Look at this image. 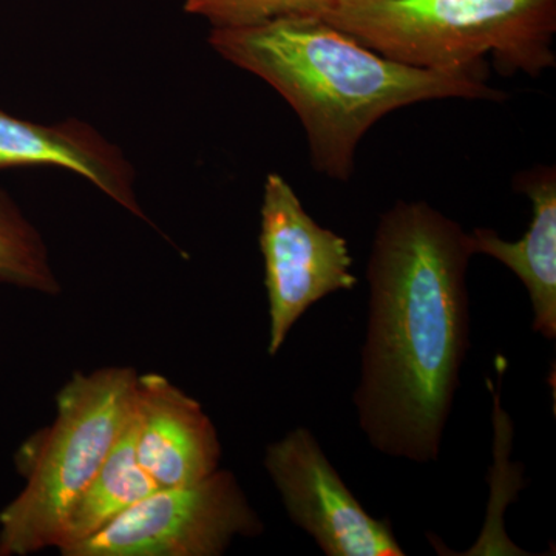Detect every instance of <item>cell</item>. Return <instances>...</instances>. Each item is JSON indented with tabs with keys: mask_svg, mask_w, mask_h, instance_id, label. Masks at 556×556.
I'll list each match as a JSON object with an SVG mask.
<instances>
[{
	"mask_svg": "<svg viewBox=\"0 0 556 556\" xmlns=\"http://www.w3.org/2000/svg\"><path fill=\"white\" fill-rule=\"evenodd\" d=\"M471 255L470 236L430 204L399 201L380 217L354 402L362 430L386 455L438 459L468 351Z\"/></svg>",
	"mask_w": 556,
	"mask_h": 556,
	"instance_id": "cell-1",
	"label": "cell"
},
{
	"mask_svg": "<svg viewBox=\"0 0 556 556\" xmlns=\"http://www.w3.org/2000/svg\"><path fill=\"white\" fill-rule=\"evenodd\" d=\"M208 43L288 101L308 135L314 169L340 181L353 177L364 135L394 110L444 98L506 100L467 73L388 60L321 17L214 27Z\"/></svg>",
	"mask_w": 556,
	"mask_h": 556,
	"instance_id": "cell-2",
	"label": "cell"
},
{
	"mask_svg": "<svg viewBox=\"0 0 556 556\" xmlns=\"http://www.w3.org/2000/svg\"><path fill=\"white\" fill-rule=\"evenodd\" d=\"M321 20L388 60L484 79L555 67L556 0H338Z\"/></svg>",
	"mask_w": 556,
	"mask_h": 556,
	"instance_id": "cell-3",
	"label": "cell"
},
{
	"mask_svg": "<svg viewBox=\"0 0 556 556\" xmlns=\"http://www.w3.org/2000/svg\"><path fill=\"white\" fill-rule=\"evenodd\" d=\"M137 379L134 368L105 367L62 387L53 426L17 453L25 485L0 511V556L56 547L68 511L129 424Z\"/></svg>",
	"mask_w": 556,
	"mask_h": 556,
	"instance_id": "cell-4",
	"label": "cell"
},
{
	"mask_svg": "<svg viewBox=\"0 0 556 556\" xmlns=\"http://www.w3.org/2000/svg\"><path fill=\"white\" fill-rule=\"evenodd\" d=\"M263 522L230 471L197 484L160 489L64 556H218L236 538L257 536Z\"/></svg>",
	"mask_w": 556,
	"mask_h": 556,
	"instance_id": "cell-5",
	"label": "cell"
},
{
	"mask_svg": "<svg viewBox=\"0 0 556 556\" xmlns=\"http://www.w3.org/2000/svg\"><path fill=\"white\" fill-rule=\"evenodd\" d=\"M260 248L269 302V354L276 356L303 314L332 292L357 285L346 240L321 228L278 174L265 182Z\"/></svg>",
	"mask_w": 556,
	"mask_h": 556,
	"instance_id": "cell-6",
	"label": "cell"
},
{
	"mask_svg": "<svg viewBox=\"0 0 556 556\" xmlns=\"http://www.w3.org/2000/svg\"><path fill=\"white\" fill-rule=\"evenodd\" d=\"M265 467L289 518L325 555H405L390 521L368 515L306 428H295L270 444Z\"/></svg>",
	"mask_w": 556,
	"mask_h": 556,
	"instance_id": "cell-7",
	"label": "cell"
},
{
	"mask_svg": "<svg viewBox=\"0 0 556 556\" xmlns=\"http://www.w3.org/2000/svg\"><path fill=\"white\" fill-rule=\"evenodd\" d=\"M131 419L138 463L159 489L197 484L218 470L217 428L199 401L164 376L138 375Z\"/></svg>",
	"mask_w": 556,
	"mask_h": 556,
	"instance_id": "cell-8",
	"label": "cell"
},
{
	"mask_svg": "<svg viewBox=\"0 0 556 556\" xmlns=\"http://www.w3.org/2000/svg\"><path fill=\"white\" fill-rule=\"evenodd\" d=\"M35 166L76 172L135 217L149 222L135 195L134 167L93 127L78 119L42 126L0 110V170Z\"/></svg>",
	"mask_w": 556,
	"mask_h": 556,
	"instance_id": "cell-9",
	"label": "cell"
},
{
	"mask_svg": "<svg viewBox=\"0 0 556 556\" xmlns=\"http://www.w3.org/2000/svg\"><path fill=\"white\" fill-rule=\"evenodd\" d=\"M517 192L533 204L529 230L521 240L506 241L492 229L470 233L475 254L506 265L525 283L532 300L533 329L547 340L556 338V170L536 166L514 179Z\"/></svg>",
	"mask_w": 556,
	"mask_h": 556,
	"instance_id": "cell-10",
	"label": "cell"
},
{
	"mask_svg": "<svg viewBox=\"0 0 556 556\" xmlns=\"http://www.w3.org/2000/svg\"><path fill=\"white\" fill-rule=\"evenodd\" d=\"M131 416L97 477L91 479L89 486L68 511L54 547L61 554L100 532L127 508L160 490L138 463Z\"/></svg>",
	"mask_w": 556,
	"mask_h": 556,
	"instance_id": "cell-11",
	"label": "cell"
},
{
	"mask_svg": "<svg viewBox=\"0 0 556 556\" xmlns=\"http://www.w3.org/2000/svg\"><path fill=\"white\" fill-rule=\"evenodd\" d=\"M0 283L56 295L60 280L51 268L49 249L30 219L0 189Z\"/></svg>",
	"mask_w": 556,
	"mask_h": 556,
	"instance_id": "cell-12",
	"label": "cell"
},
{
	"mask_svg": "<svg viewBox=\"0 0 556 556\" xmlns=\"http://www.w3.org/2000/svg\"><path fill=\"white\" fill-rule=\"evenodd\" d=\"M338 0H186V11L214 27H243L280 17H320Z\"/></svg>",
	"mask_w": 556,
	"mask_h": 556,
	"instance_id": "cell-13",
	"label": "cell"
}]
</instances>
